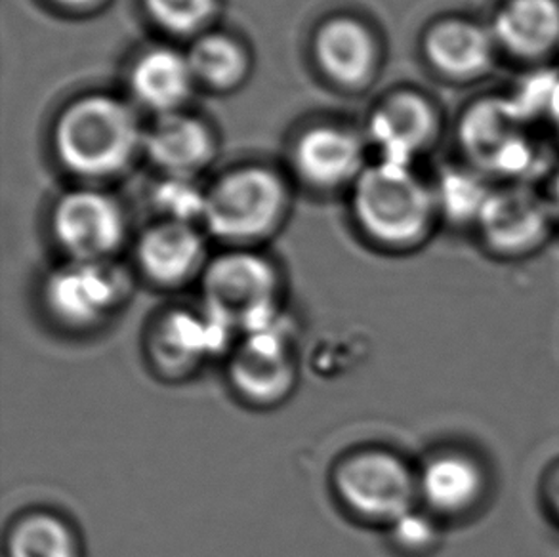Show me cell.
<instances>
[{"mask_svg":"<svg viewBox=\"0 0 559 557\" xmlns=\"http://www.w3.org/2000/svg\"><path fill=\"white\" fill-rule=\"evenodd\" d=\"M145 147L157 165L170 173L183 174L206 161L211 137L195 119L165 115L145 137Z\"/></svg>","mask_w":559,"mask_h":557,"instance_id":"obj_20","label":"cell"},{"mask_svg":"<svg viewBox=\"0 0 559 557\" xmlns=\"http://www.w3.org/2000/svg\"><path fill=\"white\" fill-rule=\"evenodd\" d=\"M354 209L365 234L388 249L411 250L441 222L433 186L413 166L380 161L357 180Z\"/></svg>","mask_w":559,"mask_h":557,"instance_id":"obj_2","label":"cell"},{"mask_svg":"<svg viewBox=\"0 0 559 557\" xmlns=\"http://www.w3.org/2000/svg\"><path fill=\"white\" fill-rule=\"evenodd\" d=\"M129 298L130 278L107 262H69L50 273L43 286L46 313L66 331H96Z\"/></svg>","mask_w":559,"mask_h":557,"instance_id":"obj_7","label":"cell"},{"mask_svg":"<svg viewBox=\"0 0 559 557\" xmlns=\"http://www.w3.org/2000/svg\"><path fill=\"white\" fill-rule=\"evenodd\" d=\"M140 132L129 107L117 99L86 98L61 117L56 143L75 173L104 176L127 165Z\"/></svg>","mask_w":559,"mask_h":557,"instance_id":"obj_6","label":"cell"},{"mask_svg":"<svg viewBox=\"0 0 559 557\" xmlns=\"http://www.w3.org/2000/svg\"><path fill=\"white\" fill-rule=\"evenodd\" d=\"M204 309L234 329L262 331L280 323V277L265 258L237 250L204 265Z\"/></svg>","mask_w":559,"mask_h":557,"instance_id":"obj_5","label":"cell"},{"mask_svg":"<svg viewBox=\"0 0 559 557\" xmlns=\"http://www.w3.org/2000/svg\"><path fill=\"white\" fill-rule=\"evenodd\" d=\"M423 54L436 75L459 86L484 83L502 61L489 22L469 14L441 15L430 23Z\"/></svg>","mask_w":559,"mask_h":557,"instance_id":"obj_9","label":"cell"},{"mask_svg":"<svg viewBox=\"0 0 559 557\" xmlns=\"http://www.w3.org/2000/svg\"><path fill=\"white\" fill-rule=\"evenodd\" d=\"M52 226L71 262H106L124 235L119 206L96 191L63 197L53 212Z\"/></svg>","mask_w":559,"mask_h":557,"instance_id":"obj_14","label":"cell"},{"mask_svg":"<svg viewBox=\"0 0 559 557\" xmlns=\"http://www.w3.org/2000/svg\"><path fill=\"white\" fill-rule=\"evenodd\" d=\"M497 181L466 161L449 165L433 183L441 222L474 232Z\"/></svg>","mask_w":559,"mask_h":557,"instance_id":"obj_18","label":"cell"},{"mask_svg":"<svg viewBox=\"0 0 559 557\" xmlns=\"http://www.w3.org/2000/svg\"><path fill=\"white\" fill-rule=\"evenodd\" d=\"M418 505L439 521H462L484 510L491 497V467L479 452L447 445L416 467Z\"/></svg>","mask_w":559,"mask_h":557,"instance_id":"obj_8","label":"cell"},{"mask_svg":"<svg viewBox=\"0 0 559 557\" xmlns=\"http://www.w3.org/2000/svg\"><path fill=\"white\" fill-rule=\"evenodd\" d=\"M487 22L502 61L535 69L559 60V0H497Z\"/></svg>","mask_w":559,"mask_h":557,"instance_id":"obj_11","label":"cell"},{"mask_svg":"<svg viewBox=\"0 0 559 557\" xmlns=\"http://www.w3.org/2000/svg\"><path fill=\"white\" fill-rule=\"evenodd\" d=\"M8 557H83L76 529L60 513L33 510L8 529Z\"/></svg>","mask_w":559,"mask_h":557,"instance_id":"obj_19","label":"cell"},{"mask_svg":"<svg viewBox=\"0 0 559 557\" xmlns=\"http://www.w3.org/2000/svg\"><path fill=\"white\" fill-rule=\"evenodd\" d=\"M283 191L272 174L249 168L219 181L206 195L203 222L227 241H250L272 229L280 216Z\"/></svg>","mask_w":559,"mask_h":557,"instance_id":"obj_10","label":"cell"},{"mask_svg":"<svg viewBox=\"0 0 559 557\" xmlns=\"http://www.w3.org/2000/svg\"><path fill=\"white\" fill-rule=\"evenodd\" d=\"M545 191L548 199H550V204H552L554 214H556L559 226V166H556L552 176L546 181Z\"/></svg>","mask_w":559,"mask_h":557,"instance_id":"obj_28","label":"cell"},{"mask_svg":"<svg viewBox=\"0 0 559 557\" xmlns=\"http://www.w3.org/2000/svg\"><path fill=\"white\" fill-rule=\"evenodd\" d=\"M229 329L211 311L173 309L152 327L147 349L152 363L167 377H186L226 347Z\"/></svg>","mask_w":559,"mask_h":557,"instance_id":"obj_13","label":"cell"},{"mask_svg":"<svg viewBox=\"0 0 559 557\" xmlns=\"http://www.w3.org/2000/svg\"><path fill=\"white\" fill-rule=\"evenodd\" d=\"M385 531L395 552L405 557L431 556L443 543V521L424 510L423 506H416Z\"/></svg>","mask_w":559,"mask_h":557,"instance_id":"obj_24","label":"cell"},{"mask_svg":"<svg viewBox=\"0 0 559 557\" xmlns=\"http://www.w3.org/2000/svg\"><path fill=\"white\" fill-rule=\"evenodd\" d=\"M153 17L167 29L191 31L211 14L212 0H145Z\"/></svg>","mask_w":559,"mask_h":557,"instance_id":"obj_26","label":"cell"},{"mask_svg":"<svg viewBox=\"0 0 559 557\" xmlns=\"http://www.w3.org/2000/svg\"><path fill=\"white\" fill-rule=\"evenodd\" d=\"M204 245L191 224L165 222L142 237L138 264L153 285L175 288L203 275Z\"/></svg>","mask_w":559,"mask_h":557,"instance_id":"obj_16","label":"cell"},{"mask_svg":"<svg viewBox=\"0 0 559 557\" xmlns=\"http://www.w3.org/2000/svg\"><path fill=\"white\" fill-rule=\"evenodd\" d=\"M155 201L170 222L191 224L193 220L204 218L206 195H203L191 181L183 180V178H173V180L160 183L155 193Z\"/></svg>","mask_w":559,"mask_h":557,"instance_id":"obj_25","label":"cell"},{"mask_svg":"<svg viewBox=\"0 0 559 557\" xmlns=\"http://www.w3.org/2000/svg\"><path fill=\"white\" fill-rule=\"evenodd\" d=\"M558 232L545 188L497 183L472 234L487 257L512 264L538 257Z\"/></svg>","mask_w":559,"mask_h":557,"instance_id":"obj_4","label":"cell"},{"mask_svg":"<svg viewBox=\"0 0 559 557\" xmlns=\"http://www.w3.org/2000/svg\"><path fill=\"white\" fill-rule=\"evenodd\" d=\"M459 142L462 161L497 183H537L556 170L537 127L515 111L507 94L474 99L462 111Z\"/></svg>","mask_w":559,"mask_h":557,"instance_id":"obj_1","label":"cell"},{"mask_svg":"<svg viewBox=\"0 0 559 557\" xmlns=\"http://www.w3.org/2000/svg\"><path fill=\"white\" fill-rule=\"evenodd\" d=\"M188 61L193 75L216 86L235 83L245 69L241 50L224 35L201 38L191 48Z\"/></svg>","mask_w":559,"mask_h":557,"instance_id":"obj_23","label":"cell"},{"mask_svg":"<svg viewBox=\"0 0 559 557\" xmlns=\"http://www.w3.org/2000/svg\"><path fill=\"white\" fill-rule=\"evenodd\" d=\"M191 76L188 58L168 48H157L138 61L132 88L145 106L168 111L188 96Z\"/></svg>","mask_w":559,"mask_h":557,"instance_id":"obj_21","label":"cell"},{"mask_svg":"<svg viewBox=\"0 0 559 557\" xmlns=\"http://www.w3.org/2000/svg\"><path fill=\"white\" fill-rule=\"evenodd\" d=\"M318 56L329 75L342 83H357L371 69L374 46L364 25L334 20L319 33Z\"/></svg>","mask_w":559,"mask_h":557,"instance_id":"obj_22","label":"cell"},{"mask_svg":"<svg viewBox=\"0 0 559 557\" xmlns=\"http://www.w3.org/2000/svg\"><path fill=\"white\" fill-rule=\"evenodd\" d=\"M333 489L354 518L385 529L420 506L416 467L382 447L346 454L334 466Z\"/></svg>","mask_w":559,"mask_h":557,"instance_id":"obj_3","label":"cell"},{"mask_svg":"<svg viewBox=\"0 0 559 557\" xmlns=\"http://www.w3.org/2000/svg\"><path fill=\"white\" fill-rule=\"evenodd\" d=\"M540 502L548 518L559 528V460L546 470L540 482Z\"/></svg>","mask_w":559,"mask_h":557,"instance_id":"obj_27","label":"cell"},{"mask_svg":"<svg viewBox=\"0 0 559 557\" xmlns=\"http://www.w3.org/2000/svg\"><path fill=\"white\" fill-rule=\"evenodd\" d=\"M361 143L346 130L313 129L296 147L300 173L319 186H334L352 178L361 166Z\"/></svg>","mask_w":559,"mask_h":557,"instance_id":"obj_17","label":"cell"},{"mask_svg":"<svg viewBox=\"0 0 559 557\" xmlns=\"http://www.w3.org/2000/svg\"><path fill=\"white\" fill-rule=\"evenodd\" d=\"M229 380L242 401L254 407L287 400L296 384V362L280 323L245 334L231 355Z\"/></svg>","mask_w":559,"mask_h":557,"instance_id":"obj_12","label":"cell"},{"mask_svg":"<svg viewBox=\"0 0 559 557\" xmlns=\"http://www.w3.org/2000/svg\"><path fill=\"white\" fill-rule=\"evenodd\" d=\"M369 132L384 163L413 166L438 137L439 114L423 94L400 92L372 115Z\"/></svg>","mask_w":559,"mask_h":557,"instance_id":"obj_15","label":"cell"},{"mask_svg":"<svg viewBox=\"0 0 559 557\" xmlns=\"http://www.w3.org/2000/svg\"><path fill=\"white\" fill-rule=\"evenodd\" d=\"M63 4H71V7H83V4H88L92 0H60Z\"/></svg>","mask_w":559,"mask_h":557,"instance_id":"obj_29","label":"cell"}]
</instances>
